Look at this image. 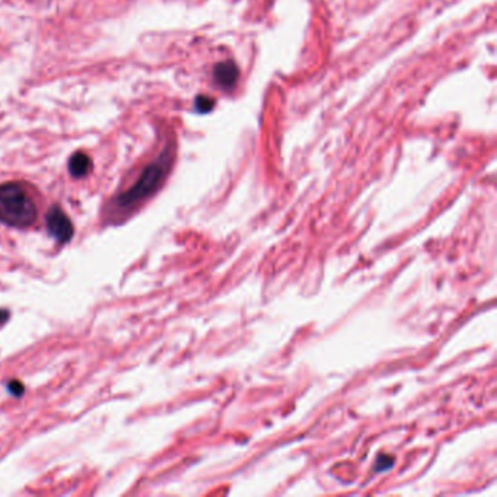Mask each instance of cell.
I'll list each match as a JSON object with an SVG mask.
<instances>
[{
  "mask_svg": "<svg viewBox=\"0 0 497 497\" xmlns=\"http://www.w3.org/2000/svg\"><path fill=\"white\" fill-rule=\"evenodd\" d=\"M394 465V458L392 457H389V455H379L378 458H376V462H375V471L376 473H379V471H387V470H389L391 469V466Z\"/></svg>",
  "mask_w": 497,
  "mask_h": 497,
  "instance_id": "obj_6",
  "label": "cell"
},
{
  "mask_svg": "<svg viewBox=\"0 0 497 497\" xmlns=\"http://www.w3.org/2000/svg\"><path fill=\"white\" fill-rule=\"evenodd\" d=\"M212 107H213V101H210L209 98H204V96L197 98V101H196V108H197L199 111L206 112V111H209Z\"/></svg>",
  "mask_w": 497,
  "mask_h": 497,
  "instance_id": "obj_7",
  "label": "cell"
},
{
  "mask_svg": "<svg viewBox=\"0 0 497 497\" xmlns=\"http://www.w3.org/2000/svg\"><path fill=\"white\" fill-rule=\"evenodd\" d=\"M8 388H9V392L13 394V396H17V397L22 396V392H24V385L21 382H18V381H12L8 385Z\"/></svg>",
  "mask_w": 497,
  "mask_h": 497,
  "instance_id": "obj_8",
  "label": "cell"
},
{
  "mask_svg": "<svg viewBox=\"0 0 497 497\" xmlns=\"http://www.w3.org/2000/svg\"><path fill=\"white\" fill-rule=\"evenodd\" d=\"M92 169V160L86 153L78 152L69 160V171L75 178H82Z\"/></svg>",
  "mask_w": 497,
  "mask_h": 497,
  "instance_id": "obj_5",
  "label": "cell"
},
{
  "mask_svg": "<svg viewBox=\"0 0 497 497\" xmlns=\"http://www.w3.org/2000/svg\"><path fill=\"white\" fill-rule=\"evenodd\" d=\"M9 318V312L5 310H0V326L5 324Z\"/></svg>",
  "mask_w": 497,
  "mask_h": 497,
  "instance_id": "obj_9",
  "label": "cell"
},
{
  "mask_svg": "<svg viewBox=\"0 0 497 497\" xmlns=\"http://www.w3.org/2000/svg\"><path fill=\"white\" fill-rule=\"evenodd\" d=\"M213 76L216 83L222 87V90H229L238 81V67L232 62L219 63L214 67Z\"/></svg>",
  "mask_w": 497,
  "mask_h": 497,
  "instance_id": "obj_4",
  "label": "cell"
},
{
  "mask_svg": "<svg viewBox=\"0 0 497 497\" xmlns=\"http://www.w3.org/2000/svg\"><path fill=\"white\" fill-rule=\"evenodd\" d=\"M171 167V156L168 152H164L155 162L146 167L136 184L127 192L115 199L117 209H130L137 206L139 203L151 197L156 189L164 183L168 169Z\"/></svg>",
  "mask_w": 497,
  "mask_h": 497,
  "instance_id": "obj_2",
  "label": "cell"
},
{
  "mask_svg": "<svg viewBox=\"0 0 497 497\" xmlns=\"http://www.w3.org/2000/svg\"><path fill=\"white\" fill-rule=\"evenodd\" d=\"M47 229L51 235L62 244H66L73 237V225L67 214L60 208H51L47 213Z\"/></svg>",
  "mask_w": 497,
  "mask_h": 497,
  "instance_id": "obj_3",
  "label": "cell"
},
{
  "mask_svg": "<svg viewBox=\"0 0 497 497\" xmlns=\"http://www.w3.org/2000/svg\"><path fill=\"white\" fill-rule=\"evenodd\" d=\"M37 219V206L21 183L0 185V222L13 228H28Z\"/></svg>",
  "mask_w": 497,
  "mask_h": 497,
  "instance_id": "obj_1",
  "label": "cell"
}]
</instances>
